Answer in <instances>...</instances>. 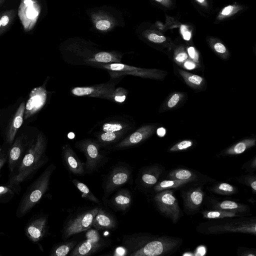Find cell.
<instances>
[{"label":"cell","mask_w":256,"mask_h":256,"mask_svg":"<svg viewBox=\"0 0 256 256\" xmlns=\"http://www.w3.org/2000/svg\"><path fill=\"white\" fill-rule=\"evenodd\" d=\"M182 240L172 236H151L138 234L126 236L123 239L130 256H158L176 250Z\"/></svg>","instance_id":"obj_1"},{"label":"cell","mask_w":256,"mask_h":256,"mask_svg":"<svg viewBox=\"0 0 256 256\" xmlns=\"http://www.w3.org/2000/svg\"><path fill=\"white\" fill-rule=\"evenodd\" d=\"M46 140L42 133L29 142L26 151L14 176L8 180L20 184L31 179L48 161L46 154Z\"/></svg>","instance_id":"obj_2"},{"label":"cell","mask_w":256,"mask_h":256,"mask_svg":"<svg viewBox=\"0 0 256 256\" xmlns=\"http://www.w3.org/2000/svg\"><path fill=\"white\" fill-rule=\"evenodd\" d=\"M56 168L53 164H50L27 188L16 210L17 218L24 217L30 212L48 192L52 174Z\"/></svg>","instance_id":"obj_3"},{"label":"cell","mask_w":256,"mask_h":256,"mask_svg":"<svg viewBox=\"0 0 256 256\" xmlns=\"http://www.w3.org/2000/svg\"><path fill=\"white\" fill-rule=\"evenodd\" d=\"M124 76L110 78L107 82L100 84L74 87L70 92L74 96L97 98L112 102V92Z\"/></svg>","instance_id":"obj_4"},{"label":"cell","mask_w":256,"mask_h":256,"mask_svg":"<svg viewBox=\"0 0 256 256\" xmlns=\"http://www.w3.org/2000/svg\"><path fill=\"white\" fill-rule=\"evenodd\" d=\"M75 146L85 156L86 172L90 174L95 171L103 160L104 156L100 152L102 148L94 138H86L76 142Z\"/></svg>","instance_id":"obj_5"},{"label":"cell","mask_w":256,"mask_h":256,"mask_svg":"<svg viewBox=\"0 0 256 256\" xmlns=\"http://www.w3.org/2000/svg\"><path fill=\"white\" fill-rule=\"evenodd\" d=\"M154 202L160 212L166 218L176 223L181 216L178 201L171 189L158 192L154 196Z\"/></svg>","instance_id":"obj_6"},{"label":"cell","mask_w":256,"mask_h":256,"mask_svg":"<svg viewBox=\"0 0 256 256\" xmlns=\"http://www.w3.org/2000/svg\"><path fill=\"white\" fill-rule=\"evenodd\" d=\"M98 208H95L85 211L70 220L64 226L63 236L65 238H68L90 229L92 226L93 220Z\"/></svg>","instance_id":"obj_7"},{"label":"cell","mask_w":256,"mask_h":256,"mask_svg":"<svg viewBox=\"0 0 256 256\" xmlns=\"http://www.w3.org/2000/svg\"><path fill=\"white\" fill-rule=\"evenodd\" d=\"M86 239L76 244L70 254V256H88L104 248L106 243L95 230H89L86 234Z\"/></svg>","instance_id":"obj_8"},{"label":"cell","mask_w":256,"mask_h":256,"mask_svg":"<svg viewBox=\"0 0 256 256\" xmlns=\"http://www.w3.org/2000/svg\"><path fill=\"white\" fill-rule=\"evenodd\" d=\"M29 142L23 135L16 138L7 153L9 178L13 176L18 169L26 151Z\"/></svg>","instance_id":"obj_9"},{"label":"cell","mask_w":256,"mask_h":256,"mask_svg":"<svg viewBox=\"0 0 256 256\" xmlns=\"http://www.w3.org/2000/svg\"><path fill=\"white\" fill-rule=\"evenodd\" d=\"M48 216L46 214L34 216L26 223L24 228V234L33 243L42 240L48 232Z\"/></svg>","instance_id":"obj_10"},{"label":"cell","mask_w":256,"mask_h":256,"mask_svg":"<svg viewBox=\"0 0 256 256\" xmlns=\"http://www.w3.org/2000/svg\"><path fill=\"white\" fill-rule=\"evenodd\" d=\"M134 122L132 118L126 115H117L108 118L98 122L95 127L98 128L96 132H130L135 128Z\"/></svg>","instance_id":"obj_11"},{"label":"cell","mask_w":256,"mask_h":256,"mask_svg":"<svg viewBox=\"0 0 256 256\" xmlns=\"http://www.w3.org/2000/svg\"><path fill=\"white\" fill-rule=\"evenodd\" d=\"M256 224L254 220H239L214 225L208 228L210 234L242 232L256 235Z\"/></svg>","instance_id":"obj_12"},{"label":"cell","mask_w":256,"mask_h":256,"mask_svg":"<svg viewBox=\"0 0 256 256\" xmlns=\"http://www.w3.org/2000/svg\"><path fill=\"white\" fill-rule=\"evenodd\" d=\"M130 170L123 166H116L108 175L104 187V196H108L114 190L126 184L131 176Z\"/></svg>","instance_id":"obj_13"},{"label":"cell","mask_w":256,"mask_h":256,"mask_svg":"<svg viewBox=\"0 0 256 256\" xmlns=\"http://www.w3.org/2000/svg\"><path fill=\"white\" fill-rule=\"evenodd\" d=\"M154 130V126H142L116 143L113 148L114 150H122L137 146L150 136Z\"/></svg>","instance_id":"obj_14"},{"label":"cell","mask_w":256,"mask_h":256,"mask_svg":"<svg viewBox=\"0 0 256 256\" xmlns=\"http://www.w3.org/2000/svg\"><path fill=\"white\" fill-rule=\"evenodd\" d=\"M46 99V92L43 86L34 88L30 94L26 104L24 118L26 120L36 113L44 106Z\"/></svg>","instance_id":"obj_15"},{"label":"cell","mask_w":256,"mask_h":256,"mask_svg":"<svg viewBox=\"0 0 256 256\" xmlns=\"http://www.w3.org/2000/svg\"><path fill=\"white\" fill-rule=\"evenodd\" d=\"M62 156L66 167L70 172L82 176L86 173L84 164L79 159L68 144L62 146Z\"/></svg>","instance_id":"obj_16"},{"label":"cell","mask_w":256,"mask_h":256,"mask_svg":"<svg viewBox=\"0 0 256 256\" xmlns=\"http://www.w3.org/2000/svg\"><path fill=\"white\" fill-rule=\"evenodd\" d=\"M204 193L200 187L182 192L184 206L186 211L192 214L198 210L204 202Z\"/></svg>","instance_id":"obj_17"},{"label":"cell","mask_w":256,"mask_h":256,"mask_svg":"<svg viewBox=\"0 0 256 256\" xmlns=\"http://www.w3.org/2000/svg\"><path fill=\"white\" fill-rule=\"evenodd\" d=\"M25 105L24 102H22L20 104L8 128L6 135V140L10 146L13 143L17 132L22 124Z\"/></svg>","instance_id":"obj_18"},{"label":"cell","mask_w":256,"mask_h":256,"mask_svg":"<svg viewBox=\"0 0 256 256\" xmlns=\"http://www.w3.org/2000/svg\"><path fill=\"white\" fill-rule=\"evenodd\" d=\"M116 226V220L112 214L102 208H98L93 220L92 226L98 230H104L114 229Z\"/></svg>","instance_id":"obj_19"},{"label":"cell","mask_w":256,"mask_h":256,"mask_svg":"<svg viewBox=\"0 0 256 256\" xmlns=\"http://www.w3.org/2000/svg\"><path fill=\"white\" fill-rule=\"evenodd\" d=\"M129 132L121 131L119 132H96L94 134L96 140L101 147L106 146L118 143L123 139Z\"/></svg>","instance_id":"obj_20"},{"label":"cell","mask_w":256,"mask_h":256,"mask_svg":"<svg viewBox=\"0 0 256 256\" xmlns=\"http://www.w3.org/2000/svg\"><path fill=\"white\" fill-rule=\"evenodd\" d=\"M162 172V170L158 166H152L145 168L140 176V182L146 187L155 185Z\"/></svg>","instance_id":"obj_21"},{"label":"cell","mask_w":256,"mask_h":256,"mask_svg":"<svg viewBox=\"0 0 256 256\" xmlns=\"http://www.w3.org/2000/svg\"><path fill=\"white\" fill-rule=\"evenodd\" d=\"M21 191V186L8 180L7 182L0 186V202L6 204L10 201L16 194Z\"/></svg>","instance_id":"obj_22"},{"label":"cell","mask_w":256,"mask_h":256,"mask_svg":"<svg viewBox=\"0 0 256 256\" xmlns=\"http://www.w3.org/2000/svg\"><path fill=\"white\" fill-rule=\"evenodd\" d=\"M112 203L119 210H126L132 203V196L130 191L126 189L120 190L112 197Z\"/></svg>","instance_id":"obj_23"},{"label":"cell","mask_w":256,"mask_h":256,"mask_svg":"<svg viewBox=\"0 0 256 256\" xmlns=\"http://www.w3.org/2000/svg\"><path fill=\"white\" fill-rule=\"evenodd\" d=\"M212 208L214 210H231L240 214L248 212L250 210V207L246 204L229 200L217 202L214 204Z\"/></svg>","instance_id":"obj_24"},{"label":"cell","mask_w":256,"mask_h":256,"mask_svg":"<svg viewBox=\"0 0 256 256\" xmlns=\"http://www.w3.org/2000/svg\"><path fill=\"white\" fill-rule=\"evenodd\" d=\"M256 140L253 138L242 140L228 148L225 154L228 155H237L243 153L246 150L254 146Z\"/></svg>","instance_id":"obj_25"},{"label":"cell","mask_w":256,"mask_h":256,"mask_svg":"<svg viewBox=\"0 0 256 256\" xmlns=\"http://www.w3.org/2000/svg\"><path fill=\"white\" fill-rule=\"evenodd\" d=\"M169 179L188 181L196 180L198 177L193 172L184 168H178L171 171L167 176Z\"/></svg>","instance_id":"obj_26"},{"label":"cell","mask_w":256,"mask_h":256,"mask_svg":"<svg viewBox=\"0 0 256 256\" xmlns=\"http://www.w3.org/2000/svg\"><path fill=\"white\" fill-rule=\"evenodd\" d=\"M204 218L208 219H220L225 218H232L240 216V213L234 211L214 210L202 212Z\"/></svg>","instance_id":"obj_27"},{"label":"cell","mask_w":256,"mask_h":256,"mask_svg":"<svg viewBox=\"0 0 256 256\" xmlns=\"http://www.w3.org/2000/svg\"><path fill=\"white\" fill-rule=\"evenodd\" d=\"M77 242L76 241L58 244L52 248L50 256H65L74 248Z\"/></svg>","instance_id":"obj_28"},{"label":"cell","mask_w":256,"mask_h":256,"mask_svg":"<svg viewBox=\"0 0 256 256\" xmlns=\"http://www.w3.org/2000/svg\"><path fill=\"white\" fill-rule=\"evenodd\" d=\"M190 182L185 180L169 179L164 180L156 184L154 186V190L159 192L165 190L176 188L184 186Z\"/></svg>","instance_id":"obj_29"},{"label":"cell","mask_w":256,"mask_h":256,"mask_svg":"<svg viewBox=\"0 0 256 256\" xmlns=\"http://www.w3.org/2000/svg\"><path fill=\"white\" fill-rule=\"evenodd\" d=\"M72 182L80 192L84 199L96 204H100L99 200L91 192L88 186L76 179H73Z\"/></svg>","instance_id":"obj_30"},{"label":"cell","mask_w":256,"mask_h":256,"mask_svg":"<svg viewBox=\"0 0 256 256\" xmlns=\"http://www.w3.org/2000/svg\"><path fill=\"white\" fill-rule=\"evenodd\" d=\"M212 192L222 195H231L238 192L236 187L228 183L220 182L214 185L210 188Z\"/></svg>","instance_id":"obj_31"},{"label":"cell","mask_w":256,"mask_h":256,"mask_svg":"<svg viewBox=\"0 0 256 256\" xmlns=\"http://www.w3.org/2000/svg\"><path fill=\"white\" fill-rule=\"evenodd\" d=\"M126 75L150 78H157L158 77L156 70H148L138 67H136L132 70L122 74L121 76Z\"/></svg>","instance_id":"obj_32"},{"label":"cell","mask_w":256,"mask_h":256,"mask_svg":"<svg viewBox=\"0 0 256 256\" xmlns=\"http://www.w3.org/2000/svg\"><path fill=\"white\" fill-rule=\"evenodd\" d=\"M178 72L186 83L192 86L196 87L200 86L204 80L203 78L198 75L182 70H178Z\"/></svg>","instance_id":"obj_33"},{"label":"cell","mask_w":256,"mask_h":256,"mask_svg":"<svg viewBox=\"0 0 256 256\" xmlns=\"http://www.w3.org/2000/svg\"><path fill=\"white\" fill-rule=\"evenodd\" d=\"M128 91L126 89L119 86L116 88L112 94V102L116 103H122L126 98Z\"/></svg>","instance_id":"obj_34"},{"label":"cell","mask_w":256,"mask_h":256,"mask_svg":"<svg viewBox=\"0 0 256 256\" xmlns=\"http://www.w3.org/2000/svg\"><path fill=\"white\" fill-rule=\"evenodd\" d=\"M192 142L191 140H182L173 146L169 150L171 152L182 150L190 148L192 145Z\"/></svg>","instance_id":"obj_35"},{"label":"cell","mask_w":256,"mask_h":256,"mask_svg":"<svg viewBox=\"0 0 256 256\" xmlns=\"http://www.w3.org/2000/svg\"><path fill=\"white\" fill-rule=\"evenodd\" d=\"M112 24L111 22L106 18L99 19L95 23L96 28L101 31L107 30L111 27Z\"/></svg>","instance_id":"obj_36"},{"label":"cell","mask_w":256,"mask_h":256,"mask_svg":"<svg viewBox=\"0 0 256 256\" xmlns=\"http://www.w3.org/2000/svg\"><path fill=\"white\" fill-rule=\"evenodd\" d=\"M245 184L250 186L253 192L256 193V178L255 176H246L245 179Z\"/></svg>","instance_id":"obj_37"},{"label":"cell","mask_w":256,"mask_h":256,"mask_svg":"<svg viewBox=\"0 0 256 256\" xmlns=\"http://www.w3.org/2000/svg\"><path fill=\"white\" fill-rule=\"evenodd\" d=\"M148 38L150 41L156 43H161L166 40V38L164 36L152 33L148 34Z\"/></svg>","instance_id":"obj_38"},{"label":"cell","mask_w":256,"mask_h":256,"mask_svg":"<svg viewBox=\"0 0 256 256\" xmlns=\"http://www.w3.org/2000/svg\"><path fill=\"white\" fill-rule=\"evenodd\" d=\"M181 98V96L179 94H174L168 100L167 105L170 108H172L176 106L178 102Z\"/></svg>","instance_id":"obj_39"},{"label":"cell","mask_w":256,"mask_h":256,"mask_svg":"<svg viewBox=\"0 0 256 256\" xmlns=\"http://www.w3.org/2000/svg\"><path fill=\"white\" fill-rule=\"evenodd\" d=\"M180 30L183 38L186 40H190L191 37V34L190 32L186 30V26L184 25L182 26Z\"/></svg>","instance_id":"obj_40"},{"label":"cell","mask_w":256,"mask_h":256,"mask_svg":"<svg viewBox=\"0 0 256 256\" xmlns=\"http://www.w3.org/2000/svg\"><path fill=\"white\" fill-rule=\"evenodd\" d=\"M215 50L220 54H224L226 52V48L224 44L220 42H217L214 45Z\"/></svg>","instance_id":"obj_41"},{"label":"cell","mask_w":256,"mask_h":256,"mask_svg":"<svg viewBox=\"0 0 256 256\" xmlns=\"http://www.w3.org/2000/svg\"><path fill=\"white\" fill-rule=\"evenodd\" d=\"M188 54L191 58L196 62L198 60V55L195 51L194 48L190 46L188 48Z\"/></svg>","instance_id":"obj_42"},{"label":"cell","mask_w":256,"mask_h":256,"mask_svg":"<svg viewBox=\"0 0 256 256\" xmlns=\"http://www.w3.org/2000/svg\"><path fill=\"white\" fill-rule=\"evenodd\" d=\"M188 58V55L186 52H182L178 54L175 59L178 62H182Z\"/></svg>","instance_id":"obj_43"},{"label":"cell","mask_w":256,"mask_h":256,"mask_svg":"<svg viewBox=\"0 0 256 256\" xmlns=\"http://www.w3.org/2000/svg\"><path fill=\"white\" fill-rule=\"evenodd\" d=\"M184 67L189 70L194 69L196 65L194 62L190 60H186L184 64Z\"/></svg>","instance_id":"obj_44"},{"label":"cell","mask_w":256,"mask_h":256,"mask_svg":"<svg viewBox=\"0 0 256 256\" xmlns=\"http://www.w3.org/2000/svg\"><path fill=\"white\" fill-rule=\"evenodd\" d=\"M233 10V6H228L224 8L221 14L224 16H228L230 14Z\"/></svg>","instance_id":"obj_45"},{"label":"cell","mask_w":256,"mask_h":256,"mask_svg":"<svg viewBox=\"0 0 256 256\" xmlns=\"http://www.w3.org/2000/svg\"><path fill=\"white\" fill-rule=\"evenodd\" d=\"M156 132H157V134L159 136L162 137V136H164L166 132V130L164 128L161 127V128H160L157 129Z\"/></svg>","instance_id":"obj_46"},{"label":"cell","mask_w":256,"mask_h":256,"mask_svg":"<svg viewBox=\"0 0 256 256\" xmlns=\"http://www.w3.org/2000/svg\"><path fill=\"white\" fill-rule=\"evenodd\" d=\"M1 24L3 26H6L8 22H9V18L6 16H2L0 20Z\"/></svg>","instance_id":"obj_47"},{"label":"cell","mask_w":256,"mask_h":256,"mask_svg":"<svg viewBox=\"0 0 256 256\" xmlns=\"http://www.w3.org/2000/svg\"><path fill=\"white\" fill-rule=\"evenodd\" d=\"M7 161V154H5L2 158H0V170Z\"/></svg>","instance_id":"obj_48"},{"label":"cell","mask_w":256,"mask_h":256,"mask_svg":"<svg viewBox=\"0 0 256 256\" xmlns=\"http://www.w3.org/2000/svg\"><path fill=\"white\" fill-rule=\"evenodd\" d=\"M27 15L30 18H34L37 15V12L32 10H30L27 12Z\"/></svg>","instance_id":"obj_49"},{"label":"cell","mask_w":256,"mask_h":256,"mask_svg":"<svg viewBox=\"0 0 256 256\" xmlns=\"http://www.w3.org/2000/svg\"><path fill=\"white\" fill-rule=\"evenodd\" d=\"M5 153L4 152L2 148H0V158H2Z\"/></svg>","instance_id":"obj_50"},{"label":"cell","mask_w":256,"mask_h":256,"mask_svg":"<svg viewBox=\"0 0 256 256\" xmlns=\"http://www.w3.org/2000/svg\"><path fill=\"white\" fill-rule=\"evenodd\" d=\"M196 0L200 3H203L204 1V0Z\"/></svg>","instance_id":"obj_51"},{"label":"cell","mask_w":256,"mask_h":256,"mask_svg":"<svg viewBox=\"0 0 256 256\" xmlns=\"http://www.w3.org/2000/svg\"><path fill=\"white\" fill-rule=\"evenodd\" d=\"M156 0V1H157L158 2H161L162 1V0Z\"/></svg>","instance_id":"obj_52"},{"label":"cell","mask_w":256,"mask_h":256,"mask_svg":"<svg viewBox=\"0 0 256 256\" xmlns=\"http://www.w3.org/2000/svg\"><path fill=\"white\" fill-rule=\"evenodd\" d=\"M1 25H2V24H1V22H0V26H1Z\"/></svg>","instance_id":"obj_53"},{"label":"cell","mask_w":256,"mask_h":256,"mask_svg":"<svg viewBox=\"0 0 256 256\" xmlns=\"http://www.w3.org/2000/svg\"><path fill=\"white\" fill-rule=\"evenodd\" d=\"M0 256H2V255L0 254Z\"/></svg>","instance_id":"obj_54"}]
</instances>
